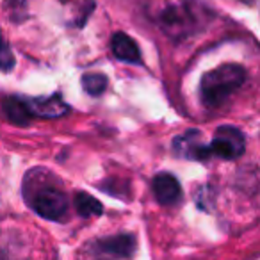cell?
Instances as JSON below:
<instances>
[{
  "instance_id": "9c48e42d",
  "label": "cell",
  "mask_w": 260,
  "mask_h": 260,
  "mask_svg": "<svg viewBox=\"0 0 260 260\" xmlns=\"http://www.w3.org/2000/svg\"><path fill=\"white\" fill-rule=\"evenodd\" d=\"M112 54L116 59L123 62H128V64H141V52L139 47L136 45V41L132 38H128L125 32H118L112 36Z\"/></svg>"
},
{
  "instance_id": "6da1fadb",
  "label": "cell",
  "mask_w": 260,
  "mask_h": 260,
  "mask_svg": "<svg viewBox=\"0 0 260 260\" xmlns=\"http://www.w3.org/2000/svg\"><path fill=\"white\" fill-rule=\"evenodd\" d=\"M146 15L173 40L189 36L198 27L192 0H146Z\"/></svg>"
},
{
  "instance_id": "277c9868",
  "label": "cell",
  "mask_w": 260,
  "mask_h": 260,
  "mask_svg": "<svg viewBox=\"0 0 260 260\" xmlns=\"http://www.w3.org/2000/svg\"><path fill=\"white\" fill-rule=\"evenodd\" d=\"M246 148V138L241 130L232 125H221L214 132V138L209 145L210 155H216L219 159L232 160L237 159L244 153Z\"/></svg>"
},
{
  "instance_id": "3957f363",
  "label": "cell",
  "mask_w": 260,
  "mask_h": 260,
  "mask_svg": "<svg viewBox=\"0 0 260 260\" xmlns=\"http://www.w3.org/2000/svg\"><path fill=\"white\" fill-rule=\"evenodd\" d=\"M246 80V70L241 64H223L202 77L200 98L209 109L221 107Z\"/></svg>"
},
{
  "instance_id": "ba28073f",
  "label": "cell",
  "mask_w": 260,
  "mask_h": 260,
  "mask_svg": "<svg viewBox=\"0 0 260 260\" xmlns=\"http://www.w3.org/2000/svg\"><path fill=\"white\" fill-rule=\"evenodd\" d=\"M153 194L160 205H173L180 200L182 187L173 175L160 173L153 178Z\"/></svg>"
},
{
  "instance_id": "8fae6325",
  "label": "cell",
  "mask_w": 260,
  "mask_h": 260,
  "mask_svg": "<svg viewBox=\"0 0 260 260\" xmlns=\"http://www.w3.org/2000/svg\"><path fill=\"white\" fill-rule=\"evenodd\" d=\"M75 209L82 217H91V216H100L104 212V207L96 198H93L87 192H77L75 194Z\"/></svg>"
},
{
  "instance_id": "5bb4252c",
  "label": "cell",
  "mask_w": 260,
  "mask_h": 260,
  "mask_svg": "<svg viewBox=\"0 0 260 260\" xmlns=\"http://www.w3.org/2000/svg\"><path fill=\"white\" fill-rule=\"evenodd\" d=\"M15 55H13L9 45L6 43L2 32H0V72H11L15 68Z\"/></svg>"
},
{
  "instance_id": "5b68a950",
  "label": "cell",
  "mask_w": 260,
  "mask_h": 260,
  "mask_svg": "<svg viewBox=\"0 0 260 260\" xmlns=\"http://www.w3.org/2000/svg\"><path fill=\"white\" fill-rule=\"evenodd\" d=\"M202 132L198 130H189L185 134L175 138L173 141V152L180 159L189 160H205L210 157L209 145H205Z\"/></svg>"
},
{
  "instance_id": "4fadbf2b",
  "label": "cell",
  "mask_w": 260,
  "mask_h": 260,
  "mask_svg": "<svg viewBox=\"0 0 260 260\" xmlns=\"http://www.w3.org/2000/svg\"><path fill=\"white\" fill-rule=\"evenodd\" d=\"M82 87L91 96H100L107 87V77L102 73H86L82 77Z\"/></svg>"
},
{
  "instance_id": "7c38bea8",
  "label": "cell",
  "mask_w": 260,
  "mask_h": 260,
  "mask_svg": "<svg viewBox=\"0 0 260 260\" xmlns=\"http://www.w3.org/2000/svg\"><path fill=\"white\" fill-rule=\"evenodd\" d=\"M66 6H70L72 8L73 13V20L72 23H75L77 27H82L84 22H86V18L91 15V11H93L94 8V2L93 0H62Z\"/></svg>"
},
{
  "instance_id": "7a4b0ae2",
  "label": "cell",
  "mask_w": 260,
  "mask_h": 260,
  "mask_svg": "<svg viewBox=\"0 0 260 260\" xmlns=\"http://www.w3.org/2000/svg\"><path fill=\"white\" fill-rule=\"evenodd\" d=\"M50 175L40 170L30 171L25 177V191L27 202L41 217L50 221H61L68 214V196L57 184L48 182Z\"/></svg>"
},
{
  "instance_id": "52a82bcc",
  "label": "cell",
  "mask_w": 260,
  "mask_h": 260,
  "mask_svg": "<svg viewBox=\"0 0 260 260\" xmlns=\"http://www.w3.org/2000/svg\"><path fill=\"white\" fill-rule=\"evenodd\" d=\"M30 114L41 116V118H61L68 114L70 107L64 104L61 94H52V96H40L32 100H23Z\"/></svg>"
},
{
  "instance_id": "30bf717a",
  "label": "cell",
  "mask_w": 260,
  "mask_h": 260,
  "mask_svg": "<svg viewBox=\"0 0 260 260\" xmlns=\"http://www.w3.org/2000/svg\"><path fill=\"white\" fill-rule=\"evenodd\" d=\"M4 111H6V116H8L9 121H13L15 125L18 126H27L30 123V112L27 109L25 102L20 100L16 96H11L4 102Z\"/></svg>"
},
{
  "instance_id": "8992f818",
  "label": "cell",
  "mask_w": 260,
  "mask_h": 260,
  "mask_svg": "<svg viewBox=\"0 0 260 260\" xmlns=\"http://www.w3.org/2000/svg\"><path fill=\"white\" fill-rule=\"evenodd\" d=\"M94 249L100 256H112L118 260H128L136 251V239L130 234H119L102 239L94 244Z\"/></svg>"
}]
</instances>
